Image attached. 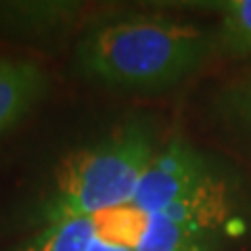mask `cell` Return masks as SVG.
Here are the masks:
<instances>
[{"label":"cell","instance_id":"30bf717a","mask_svg":"<svg viewBox=\"0 0 251 251\" xmlns=\"http://www.w3.org/2000/svg\"><path fill=\"white\" fill-rule=\"evenodd\" d=\"M147 216L149 214L132 205H122V207L103 211V214L92 218L94 234L109 243H115V245L134 249L140 241V234L145 230Z\"/></svg>","mask_w":251,"mask_h":251},{"label":"cell","instance_id":"8fae6325","mask_svg":"<svg viewBox=\"0 0 251 251\" xmlns=\"http://www.w3.org/2000/svg\"><path fill=\"white\" fill-rule=\"evenodd\" d=\"M88 251H134V249H130V247H124V245H115V243H109L105 239H100L94 234V239L90 241V245H88Z\"/></svg>","mask_w":251,"mask_h":251},{"label":"cell","instance_id":"6da1fadb","mask_svg":"<svg viewBox=\"0 0 251 251\" xmlns=\"http://www.w3.org/2000/svg\"><path fill=\"white\" fill-rule=\"evenodd\" d=\"M211 34L163 13L113 11L90 19L74 49L75 74L128 92L166 90L205 65Z\"/></svg>","mask_w":251,"mask_h":251},{"label":"cell","instance_id":"5b68a950","mask_svg":"<svg viewBox=\"0 0 251 251\" xmlns=\"http://www.w3.org/2000/svg\"><path fill=\"white\" fill-rule=\"evenodd\" d=\"M50 90L49 72L36 61L0 57V136L19 126Z\"/></svg>","mask_w":251,"mask_h":251},{"label":"cell","instance_id":"ba28073f","mask_svg":"<svg viewBox=\"0 0 251 251\" xmlns=\"http://www.w3.org/2000/svg\"><path fill=\"white\" fill-rule=\"evenodd\" d=\"M207 6L218 13V25L211 31L214 52L251 59V0H224Z\"/></svg>","mask_w":251,"mask_h":251},{"label":"cell","instance_id":"52a82bcc","mask_svg":"<svg viewBox=\"0 0 251 251\" xmlns=\"http://www.w3.org/2000/svg\"><path fill=\"white\" fill-rule=\"evenodd\" d=\"M224 239L163 214H149L134 251H218Z\"/></svg>","mask_w":251,"mask_h":251},{"label":"cell","instance_id":"8992f818","mask_svg":"<svg viewBox=\"0 0 251 251\" xmlns=\"http://www.w3.org/2000/svg\"><path fill=\"white\" fill-rule=\"evenodd\" d=\"M207 113L220 134L251 153V63L216 86Z\"/></svg>","mask_w":251,"mask_h":251},{"label":"cell","instance_id":"277c9868","mask_svg":"<svg viewBox=\"0 0 251 251\" xmlns=\"http://www.w3.org/2000/svg\"><path fill=\"white\" fill-rule=\"evenodd\" d=\"M75 0H11L0 2V34L21 40H54L82 21Z\"/></svg>","mask_w":251,"mask_h":251},{"label":"cell","instance_id":"9c48e42d","mask_svg":"<svg viewBox=\"0 0 251 251\" xmlns=\"http://www.w3.org/2000/svg\"><path fill=\"white\" fill-rule=\"evenodd\" d=\"M94 239V220L82 218L74 222L50 224L31 230L25 239L2 251H88Z\"/></svg>","mask_w":251,"mask_h":251},{"label":"cell","instance_id":"3957f363","mask_svg":"<svg viewBox=\"0 0 251 251\" xmlns=\"http://www.w3.org/2000/svg\"><path fill=\"white\" fill-rule=\"evenodd\" d=\"M218 174L220 170L199 149L176 136L157 149L130 205L145 214H159L199 191Z\"/></svg>","mask_w":251,"mask_h":251},{"label":"cell","instance_id":"7a4b0ae2","mask_svg":"<svg viewBox=\"0 0 251 251\" xmlns=\"http://www.w3.org/2000/svg\"><path fill=\"white\" fill-rule=\"evenodd\" d=\"M155 153V130L147 120L132 117L117 124L54 163L42 186L23 205L21 226L38 230L130 205Z\"/></svg>","mask_w":251,"mask_h":251}]
</instances>
